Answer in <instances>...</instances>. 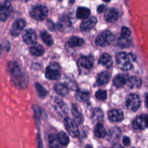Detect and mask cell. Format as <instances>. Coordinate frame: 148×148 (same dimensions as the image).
<instances>
[{"label": "cell", "mask_w": 148, "mask_h": 148, "mask_svg": "<svg viewBox=\"0 0 148 148\" xmlns=\"http://www.w3.org/2000/svg\"><path fill=\"white\" fill-rule=\"evenodd\" d=\"M8 68L14 83L20 87H24L27 84V79L22 72L18 64L14 61H10L8 63Z\"/></svg>", "instance_id": "obj_1"}, {"label": "cell", "mask_w": 148, "mask_h": 148, "mask_svg": "<svg viewBox=\"0 0 148 148\" xmlns=\"http://www.w3.org/2000/svg\"><path fill=\"white\" fill-rule=\"evenodd\" d=\"M135 55L131 53L120 52L116 56V63L118 67L124 71H129L132 68V61H135Z\"/></svg>", "instance_id": "obj_2"}, {"label": "cell", "mask_w": 148, "mask_h": 148, "mask_svg": "<svg viewBox=\"0 0 148 148\" xmlns=\"http://www.w3.org/2000/svg\"><path fill=\"white\" fill-rule=\"evenodd\" d=\"M48 9L44 5H36L34 6L30 10L31 16L38 21L44 20L47 16Z\"/></svg>", "instance_id": "obj_3"}, {"label": "cell", "mask_w": 148, "mask_h": 148, "mask_svg": "<svg viewBox=\"0 0 148 148\" xmlns=\"http://www.w3.org/2000/svg\"><path fill=\"white\" fill-rule=\"evenodd\" d=\"M114 39L113 34L109 31H104L99 34L95 39V42L97 46L101 47L110 45Z\"/></svg>", "instance_id": "obj_4"}, {"label": "cell", "mask_w": 148, "mask_h": 148, "mask_svg": "<svg viewBox=\"0 0 148 148\" xmlns=\"http://www.w3.org/2000/svg\"><path fill=\"white\" fill-rule=\"evenodd\" d=\"M125 105L132 112L136 111L140 105V100L139 96L135 94L129 95L127 98Z\"/></svg>", "instance_id": "obj_5"}, {"label": "cell", "mask_w": 148, "mask_h": 148, "mask_svg": "<svg viewBox=\"0 0 148 148\" xmlns=\"http://www.w3.org/2000/svg\"><path fill=\"white\" fill-rule=\"evenodd\" d=\"M64 125L68 134L72 137H77L79 131L76 122L70 117H66L64 120Z\"/></svg>", "instance_id": "obj_6"}, {"label": "cell", "mask_w": 148, "mask_h": 148, "mask_svg": "<svg viewBox=\"0 0 148 148\" xmlns=\"http://www.w3.org/2000/svg\"><path fill=\"white\" fill-rule=\"evenodd\" d=\"M45 76L50 80H57L60 79L61 75L59 71V66L57 64H53L46 68Z\"/></svg>", "instance_id": "obj_7"}, {"label": "cell", "mask_w": 148, "mask_h": 148, "mask_svg": "<svg viewBox=\"0 0 148 148\" xmlns=\"http://www.w3.org/2000/svg\"><path fill=\"white\" fill-rule=\"evenodd\" d=\"M132 125L136 130H143L148 127V115L140 114L133 121Z\"/></svg>", "instance_id": "obj_8"}, {"label": "cell", "mask_w": 148, "mask_h": 148, "mask_svg": "<svg viewBox=\"0 0 148 148\" xmlns=\"http://www.w3.org/2000/svg\"><path fill=\"white\" fill-rule=\"evenodd\" d=\"M12 11V6L10 2L3 1L0 4V20L6 21Z\"/></svg>", "instance_id": "obj_9"}, {"label": "cell", "mask_w": 148, "mask_h": 148, "mask_svg": "<svg viewBox=\"0 0 148 148\" xmlns=\"http://www.w3.org/2000/svg\"><path fill=\"white\" fill-rule=\"evenodd\" d=\"M94 62V57L92 56H82L79 59L77 65L80 69L88 70L93 66Z\"/></svg>", "instance_id": "obj_10"}, {"label": "cell", "mask_w": 148, "mask_h": 148, "mask_svg": "<svg viewBox=\"0 0 148 148\" xmlns=\"http://www.w3.org/2000/svg\"><path fill=\"white\" fill-rule=\"evenodd\" d=\"M26 25V22L24 19L17 20L13 24L10 29V34L13 36H17L20 34Z\"/></svg>", "instance_id": "obj_11"}, {"label": "cell", "mask_w": 148, "mask_h": 148, "mask_svg": "<svg viewBox=\"0 0 148 148\" xmlns=\"http://www.w3.org/2000/svg\"><path fill=\"white\" fill-rule=\"evenodd\" d=\"M23 40L28 45H32L36 43L37 36L35 31L31 28L25 29L23 33Z\"/></svg>", "instance_id": "obj_12"}, {"label": "cell", "mask_w": 148, "mask_h": 148, "mask_svg": "<svg viewBox=\"0 0 148 148\" xmlns=\"http://www.w3.org/2000/svg\"><path fill=\"white\" fill-rule=\"evenodd\" d=\"M97 20L95 17L92 16L88 17L81 23L80 25V29L82 31H87L92 29L97 24Z\"/></svg>", "instance_id": "obj_13"}, {"label": "cell", "mask_w": 148, "mask_h": 148, "mask_svg": "<svg viewBox=\"0 0 148 148\" xmlns=\"http://www.w3.org/2000/svg\"><path fill=\"white\" fill-rule=\"evenodd\" d=\"M104 16L106 21L109 23H113L117 20L119 18V12L117 9L110 8L106 10Z\"/></svg>", "instance_id": "obj_14"}, {"label": "cell", "mask_w": 148, "mask_h": 148, "mask_svg": "<svg viewBox=\"0 0 148 148\" xmlns=\"http://www.w3.org/2000/svg\"><path fill=\"white\" fill-rule=\"evenodd\" d=\"M71 27V22L67 16H62L57 24V28L58 31L63 32L68 30Z\"/></svg>", "instance_id": "obj_15"}, {"label": "cell", "mask_w": 148, "mask_h": 148, "mask_svg": "<svg viewBox=\"0 0 148 148\" xmlns=\"http://www.w3.org/2000/svg\"><path fill=\"white\" fill-rule=\"evenodd\" d=\"M110 78V74L106 71L102 72L99 73L97 81L94 84L95 86H102L108 83Z\"/></svg>", "instance_id": "obj_16"}, {"label": "cell", "mask_w": 148, "mask_h": 148, "mask_svg": "<svg viewBox=\"0 0 148 148\" xmlns=\"http://www.w3.org/2000/svg\"><path fill=\"white\" fill-rule=\"evenodd\" d=\"M108 119L112 122H120L124 118L123 113L119 109H113L108 113Z\"/></svg>", "instance_id": "obj_17"}, {"label": "cell", "mask_w": 148, "mask_h": 148, "mask_svg": "<svg viewBox=\"0 0 148 148\" xmlns=\"http://www.w3.org/2000/svg\"><path fill=\"white\" fill-rule=\"evenodd\" d=\"M130 76L127 74H118L114 76L113 83L114 86L116 87H121L124 85H125L126 82Z\"/></svg>", "instance_id": "obj_18"}, {"label": "cell", "mask_w": 148, "mask_h": 148, "mask_svg": "<svg viewBox=\"0 0 148 148\" xmlns=\"http://www.w3.org/2000/svg\"><path fill=\"white\" fill-rule=\"evenodd\" d=\"M84 44V40L83 39L79 38L78 36H72L69 38L66 43V46L68 47L72 48L75 47L81 46Z\"/></svg>", "instance_id": "obj_19"}, {"label": "cell", "mask_w": 148, "mask_h": 148, "mask_svg": "<svg viewBox=\"0 0 148 148\" xmlns=\"http://www.w3.org/2000/svg\"><path fill=\"white\" fill-rule=\"evenodd\" d=\"M125 85L130 88H139L142 85V80L136 76H130Z\"/></svg>", "instance_id": "obj_20"}, {"label": "cell", "mask_w": 148, "mask_h": 148, "mask_svg": "<svg viewBox=\"0 0 148 148\" xmlns=\"http://www.w3.org/2000/svg\"><path fill=\"white\" fill-rule=\"evenodd\" d=\"M98 62L108 69L110 68L113 65L112 58L107 53H104L100 57Z\"/></svg>", "instance_id": "obj_21"}, {"label": "cell", "mask_w": 148, "mask_h": 148, "mask_svg": "<svg viewBox=\"0 0 148 148\" xmlns=\"http://www.w3.org/2000/svg\"><path fill=\"white\" fill-rule=\"evenodd\" d=\"M29 50L31 53L35 56H41L42 55H43L45 51L43 47L41 45L36 42L31 46Z\"/></svg>", "instance_id": "obj_22"}, {"label": "cell", "mask_w": 148, "mask_h": 148, "mask_svg": "<svg viewBox=\"0 0 148 148\" xmlns=\"http://www.w3.org/2000/svg\"><path fill=\"white\" fill-rule=\"evenodd\" d=\"M71 112L74 118V121L77 124H80L83 122V118L82 116V113L80 112V111L78 109V108L76 105L72 104V108H71Z\"/></svg>", "instance_id": "obj_23"}, {"label": "cell", "mask_w": 148, "mask_h": 148, "mask_svg": "<svg viewBox=\"0 0 148 148\" xmlns=\"http://www.w3.org/2000/svg\"><path fill=\"white\" fill-rule=\"evenodd\" d=\"M94 132L95 135L99 138H103L106 135V131L104 128L103 124L101 123H97L94 130Z\"/></svg>", "instance_id": "obj_24"}, {"label": "cell", "mask_w": 148, "mask_h": 148, "mask_svg": "<svg viewBox=\"0 0 148 148\" xmlns=\"http://www.w3.org/2000/svg\"><path fill=\"white\" fill-rule=\"evenodd\" d=\"M121 130L118 127H113L110 129L109 132V139L110 142L119 140L121 135Z\"/></svg>", "instance_id": "obj_25"}, {"label": "cell", "mask_w": 148, "mask_h": 148, "mask_svg": "<svg viewBox=\"0 0 148 148\" xmlns=\"http://www.w3.org/2000/svg\"><path fill=\"white\" fill-rule=\"evenodd\" d=\"M90 14V10L86 7L80 6L77 8L76 11V17L79 19H86L89 17Z\"/></svg>", "instance_id": "obj_26"}, {"label": "cell", "mask_w": 148, "mask_h": 148, "mask_svg": "<svg viewBox=\"0 0 148 148\" xmlns=\"http://www.w3.org/2000/svg\"><path fill=\"white\" fill-rule=\"evenodd\" d=\"M54 90L61 96H65L68 94L69 89L64 83H57L54 85Z\"/></svg>", "instance_id": "obj_27"}, {"label": "cell", "mask_w": 148, "mask_h": 148, "mask_svg": "<svg viewBox=\"0 0 148 148\" xmlns=\"http://www.w3.org/2000/svg\"><path fill=\"white\" fill-rule=\"evenodd\" d=\"M49 148H62V145L59 142L57 135L51 134L49 136Z\"/></svg>", "instance_id": "obj_28"}, {"label": "cell", "mask_w": 148, "mask_h": 148, "mask_svg": "<svg viewBox=\"0 0 148 148\" xmlns=\"http://www.w3.org/2000/svg\"><path fill=\"white\" fill-rule=\"evenodd\" d=\"M76 98L79 101L86 102L89 99L90 93L87 91L79 90L76 92Z\"/></svg>", "instance_id": "obj_29"}, {"label": "cell", "mask_w": 148, "mask_h": 148, "mask_svg": "<svg viewBox=\"0 0 148 148\" xmlns=\"http://www.w3.org/2000/svg\"><path fill=\"white\" fill-rule=\"evenodd\" d=\"M103 114L102 110L99 108H95L92 112L91 119L94 123H100L99 121L103 119Z\"/></svg>", "instance_id": "obj_30"}, {"label": "cell", "mask_w": 148, "mask_h": 148, "mask_svg": "<svg viewBox=\"0 0 148 148\" xmlns=\"http://www.w3.org/2000/svg\"><path fill=\"white\" fill-rule=\"evenodd\" d=\"M58 140L60 144L63 146H66L69 142V139L68 135L64 131H60L57 135Z\"/></svg>", "instance_id": "obj_31"}, {"label": "cell", "mask_w": 148, "mask_h": 148, "mask_svg": "<svg viewBox=\"0 0 148 148\" xmlns=\"http://www.w3.org/2000/svg\"><path fill=\"white\" fill-rule=\"evenodd\" d=\"M117 45L122 49L129 47L131 45V40L128 38H125L120 36L117 42Z\"/></svg>", "instance_id": "obj_32"}, {"label": "cell", "mask_w": 148, "mask_h": 148, "mask_svg": "<svg viewBox=\"0 0 148 148\" xmlns=\"http://www.w3.org/2000/svg\"><path fill=\"white\" fill-rule=\"evenodd\" d=\"M40 36L43 42L48 46H51L54 42L51 36L46 31H42L40 33Z\"/></svg>", "instance_id": "obj_33"}, {"label": "cell", "mask_w": 148, "mask_h": 148, "mask_svg": "<svg viewBox=\"0 0 148 148\" xmlns=\"http://www.w3.org/2000/svg\"><path fill=\"white\" fill-rule=\"evenodd\" d=\"M68 89H71L72 90H76L77 88V84L74 79L72 77H67L65 79V83H64Z\"/></svg>", "instance_id": "obj_34"}, {"label": "cell", "mask_w": 148, "mask_h": 148, "mask_svg": "<svg viewBox=\"0 0 148 148\" xmlns=\"http://www.w3.org/2000/svg\"><path fill=\"white\" fill-rule=\"evenodd\" d=\"M35 87L38 92V94L40 97H45L47 95V90L43 86H42V85H40L39 83H35Z\"/></svg>", "instance_id": "obj_35"}, {"label": "cell", "mask_w": 148, "mask_h": 148, "mask_svg": "<svg viewBox=\"0 0 148 148\" xmlns=\"http://www.w3.org/2000/svg\"><path fill=\"white\" fill-rule=\"evenodd\" d=\"M95 95L98 99L101 101H104L107 98V92L105 90H99L95 92Z\"/></svg>", "instance_id": "obj_36"}, {"label": "cell", "mask_w": 148, "mask_h": 148, "mask_svg": "<svg viewBox=\"0 0 148 148\" xmlns=\"http://www.w3.org/2000/svg\"><path fill=\"white\" fill-rule=\"evenodd\" d=\"M131 35V31L127 27H123L121 29L120 36L125 38H128V37Z\"/></svg>", "instance_id": "obj_37"}, {"label": "cell", "mask_w": 148, "mask_h": 148, "mask_svg": "<svg viewBox=\"0 0 148 148\" xmlns=\"http://www.w3.org/2000/svg\"><path fill=\"white\" fill-rule=\"evenodd\" d=\"M47 26L48 27V28L51 31H55V29H56V27H55V25L54 24V23L50 20H48L47 21Z\"/></svg>", "instance_id": "obj_38"}, {"label": "cell", "mask_w": 148, "mask_h": 148, "mask_svg": "<svg viewBox=\"0 0 148 148\" xmlns=\"http://www.w3.org/2000/svg\"><path fill=\"white\" fill-rule=\"evenodd\" d=\"M123 144L125 146H128L130 145V143H131L130 139L129 138V137H128L127 136H124V138L123 139Z\"/></svg>", "instance_id": "obj_39"}, {"label": "cell", "mask_w": 148, "mask_h": 148, "mask_svg": "<svg viewBox=\"0 0 148 148\" xmlns=\"http://www.w3.org/2000/svg\"><path fill=\"white\" fill-rule=\"evenodd\" d=\"M105 9V6L104 5H103V4L100 5L97 8V12H98V13H102L104 11Z\"/></svg>", "instance_id": "obj_40"}, {"label": "cell", "mask_w": 148, "mask_h": 148, "mask_svg": "<svg viewBox=\"0 0 148 148\" xmlns=\"http://www.w3.org/2000/svg\"><path fill=\"white\" fill-rule=\"evenodd\" d=\"M145 105L148 108V92L146 93L145 95Z\"/></svg>", "instance_id": "obj_41"}, {"label": "cell", "mask_w": 148, "mask_h": 148, "mask_svg": "<svg viewBox=\"0 0 148 148\" xmlns=\"http://www.w3.org/2000/svg\"><path fill=\"white\" fill-rule=\"evenodd\" d=\"M111 148H124V147H123L122 146H121L120 145L116 143V144L113 145L112 146Z\"/></svg>", "instance_id": "obj_42"}, {"label": "cell", "mask_w": 148, "mask_h": 148, "mask_svg": "<svg viewBox=\"0 0 148 148\" xmlns=\"http://www.w3.org/2000/svg\"><path fill=\"white\" fill-rule=\"evenodd\" d=\"M2 50H3V47H2V46L1 45H0V55L1 54L2 52Z\"/></svg>", "instance_id": "obj_43"}, {"label": "cell", "mask_w": 148, "mask_h": 148, "mask_svg": "<svg viewBox=\"0 0 148 148\" xmlns=\"http://www.w3.org/2000/svg\"><path fill=\"white\" fill-rule=\"evenodd\" d=\"M85 148H92V147L90 145H87L85 147Z\"/></svg>", "instance_id": "obj_44"}, {"label": "cell", "mask_w": 148, "mask_h": 148, "mask_svg": "<svg viewBox=\"0 0 148 148\" xmlns=\"http://www.w3.org/2000/svg\"><path fill=\"white\" fill-rule=\"evenodd\" d=\"M101 148H105V147H101Z\"/></svg>", "instance_id": "obj_45"}, {"label": "cell", "mask_w": 148, "mask_h": 148, "mask_svg": "<svg viewBox=\"0 0 148 148\" xmlns=\"http://www.w3.org/2000/svg\"><path fill=\"white\" fill-rule=\"evenodd\" d=\"M133 148H135V147H133Z\"/></svg>", "instance_id": "obj_46"}]
</instances>
